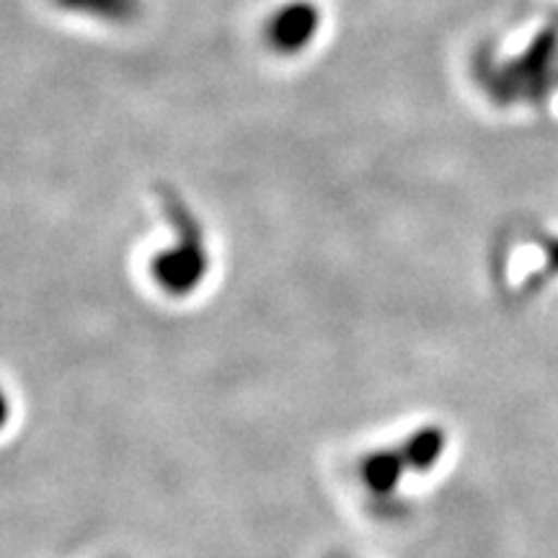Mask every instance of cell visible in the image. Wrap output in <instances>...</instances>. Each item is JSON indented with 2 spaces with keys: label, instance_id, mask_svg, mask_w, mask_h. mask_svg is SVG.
Masks as SVG:
<instances>
[{
  "label": "cell",
  "instance_id": "obj_3",
  "mask_svg": "<svg viewBox=\"0 0 558 558\" xmlns=\"http://www.w3.org/2000/svg\"><path fill=\"white\" fill-rule=\"evenodd\" d=\"M54 5L73 13H86L111 24H124L140 13V0H54Z\"/></svg>",
  "mask_w": 558,
  "mask_h": 558
},
{
  "label": "cell",
  "instance_id": "obj_1",
  "mask_svg": "<svg viewBox=\"0 0 558 558\" xmlns=\"http://www.w3.org/2000/svg\"><path fill=\"white\" fill-rule=\"evenodd\" d=\"M318 29V11L308 3L284 5L267 26V39L277 52L295 54L303 50Z\"/></svg>",
  "mask_w": 558,
  "mask_h": 558
},
{
  "label": "cell",
  "instance_id": "obj_2",
  "mask_svg": "<svg viewBox=\"0 0 558 558\" xmlns=\"http://www.w3.org/2000/svg\"><path fill=\"white\" fill-rule=\"evenodd\" d=\"M554 52H556V34L554 32H546L541 39H535V45L530 47L525 58L520 60L518 65V73H514V78H518V88L525 86L530 94H543V88L548 86L546 78H548V70H550V60H554Z\"/></svg>",
  "mask_w": 558,
  "mask_h": 558
}]
</instances>
